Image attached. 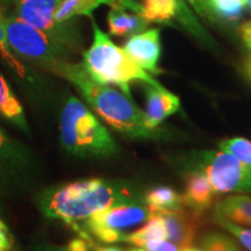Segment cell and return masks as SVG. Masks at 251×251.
Wrapping results in <instances>:
<instances>
[{
    "instance_id": "35",
    "label": "cell",
    "mask_w": 251,
    "mask_h": 251,
    "mask_svg": "<svg viewBox=\"0 0 251 251\" xmlns=\"http://www.w3.org/2000/svg\"><path fill=\"white\" fill-rule=\"evenodd\" d=\"M246 4H247L248 7L251 9V0H246Z\"/></svg>"
},
{
    "instance_id": "14",
    "label": "cell",
    "mask_w": 251,
    "mask_h": 251,
    "mask_svg": "<svg viewBox=\"0 0 251 251\" xmlns=\"http://www.w3.org/2000/svg\"><path fill=\"white\" fill-rule=\"evenodd\" d=\"M0 115L11 122L15 128L30 135L29 126L25 115L23 105L15 97L13 90L0 74Z\"/></svg>"
},
{
    "instance_id": "36",
    "label": "cell",
    "mask_w": 251,
    "mask_h": 251,
    "mask_svg": "<svg viewBox=\"0 0 251 251\" xmlns=\"http://www.w3.org/2000/svg\"><path fill=\"white\" fill-rule=\"evenodd\" d=\"M0 251H4V250H1V249H0Z\"/></svg>"
},
{
    "instance_id": "5",
    "label": "cell",
    "mask_w": 251,
    "mask_h": 251,
    "mask_svg": "<svg viewBox=\"0 0 251 251\" xmlns=\"http://www.w3.org/2000/svg\"><path fill=\"white\" fill-rule=\"evenodd\" d=\"M4 24L9 47L14 54L51 71L67 61V47L25 23L18 15L6 18Z\"/></svg>"
},
{
    "instance_id": "15",
    "label": "cell",
    "mask_w": 251,
    "mask_h": 251,
    "mask_svg": "<svg viewBox=\"0 0 251 251\" xmlns=\"http://www.w3.org/2000/svg\"><path fill=\"white\" fill-rule=\"evenodd\" d=\"M213 214L222 216L237 225L251 227V197L229 196L220 199L214 205Z\"/></svg>"
},
{
    "instance_id": "9",
    "label": "cell",
    "mask_w": 251,
    "mask_h": 251,
    "mask_svg": "<svg viewBox=\"0 0 251 251\" xmlns=\"http://www.w3.org/2000/svg\"><path fill=\"white\" fill-rule=\"evenodd\" d=\"M59 2L61 0H18L17 15L68 49H75L80 40L76 27L72 23H56L54 18Z\"/></svg>"
},
{
    "instance_id": "4",
    "label": "cell",
    "mask_w": 251,
    "mask_h": 251,
    "mask_svg": "<svg viewBox=\"0 0 251 251\" xmlns=\"http://www.w3.org/2000/svg\"><path fill=\"white\" fill-rule=\"evenodd\" d=\"M59 130L63 148L72 156L107 157L118 151L107 128L74 96L69 97L63 106Z\"/></svg>"
},
{
    "instance_id": "6",
    "label": "cell",
    "mask_w": 251,
    "mask_h": 251,
    "mask_svg": "<svg viewBox=\"0 0 251 251\" xmlns=\"http://www.w3.org/2000/svg\"><path fill=\"white\" fill-rule=\"evenodd\" d=\"M188 170L205 174L215 193H251V168L226 151L192 152L184 161Z\"/></svg>"
},
{
    "instance_id": "18",
    "label": "cell",
    "mask_w": 251,
    "mask_h": 251,
    "mask_svg": "<svg viewBox=\"0 0 251 251\" xmlns=\"http://www.w3.org/2000/svg\"><path fill=\"white\" fill-rule=\"evenodd\" d=\"M166 238V229L164 220L157 213H152L147 224L142 228L137 229L136 231L130 234H126L124 242L133 244L135 247L143 248L150 241L156 240H165Z\"/></svg>"
},
{
    "instance_id": "12",
    "label": "cell",
    "mask_w": 251,
    "mask_h": 251,
    "mask_svg": "<svg viewBox=\"0 0 251 251\" xmlns=\"http://www.w3.org/2000/svg\"><path fill=\"white\" fill-rule=\"evenodd\" d=\"M146 114L149 127L158 128V126L171 117L180 108V100L165 87H155L146 84Z\"/></svg>"
},
{
    "instance_id": "2",
    "label": "cell",
    "mask_w": 251,
    "mask_h": 251,
    "mask_svg": "<svg viewBox=\"0 0 251 251\" xmlns=\"http://www.w3.org/2000/svg\"><path fill=\"white\" fill-rule=\"evenodd\" d=\"M54 72L77 87L87 105L106 124L131 139H159L164 131L150 128L144 111L121 91L100 84L87 74L83 64L62 62Z\"/></svg>"
},
{
    "instance_id": "10",
    "label": "cell",
    "mask_w": 251,
    "mask_h": 251,
    "mask_svg": "<svg viewBox=\"0 0 251 251\" xmlns=\"http://www.w3.org/2000/svg\"><path fill=\"white\" fill-rule=\"evenodd\" d=\"M164 220L166 238L181 249L193 247L198 237V231L203 225V215L191 209L183 208L175 211L158 212Z\"/></svg>"
},
{
    "instance_id": "22",
    "label": "cell",
    "mask_w": 251,
    "mask_h": 251,
    "mask_svg": "<svg viewBox=\"0 0 251 251\" xmlns=\"http://www.w3.org/2000/svg\"><path fill=\"white\" fill-rule=\"evenodd\" d=\"M222 151L229 152L236 157L238 161L251 168V142L244 137H231L219 143Z\"/></svg>"
},
{
    "instance_id": "8",
    "label": "cell",
    "mask_w": 251,
    "mask_h": 251,
    "mask_svg": "<svg viewBox=\"0 0 251 251\" xmlns=\"http://www.w3.org/2000/svg\"><path fill=\"white\" fill-rule=\"evenodd\" d=\"M36 172L35 155L0 128V194L27 188Z\"/></svg>"
},
{
    "instance_id": "7",
    "label": "cell",
    "mask_w": 251,
    "mask_h": 251,
    "mask_svg": "<svg viewBox=\"0 0 251 251\" xmlns=\"http://www.w3.org/2000/svg\"><path fill=\"white\" fill-rule=\"evenodd\" d=\"M152 211L144 202L122 203L99 211L85 220L84 230L103 243L124 242L125 230L147 222Z\"/></svg>"
},
{
    "instance_id": "30",
    "label": "cell",
    "mask_w": 251,
    "mask_h": 251,
    "mask_svg": "<svg viewBox=\"0 0 251 251\" xmlns=\"http://www.w3.org/2000/svg\"><path fill=\"white\" fill-rule=\"evenodd\" d=\"M240 34L244 45H246L248 49L251 50V21H248V23L242 25L240 29Z\"/></svg>"
},
{
    "instance_id": "21",
    "label": "cell",
    "mask_w": 251,
    "mask_h": 251,
    "mask_svg": "<svg viewBox=\"0 0 251 251\" xmlns=\"http://www.w3.org/2000/svg\"><path fill=\"white\" fill-rule=\"evenodd\" d=\"M4 21L5 18L0 14V56L4 59L6 64H7L15 74H18L19 77L28 78L27 69L25 68V65H23V63L15 57L13 50L9 47L7 36H6Z\"/></svg>"
},
{
    "instance_id": "17",
    "label": "cell",
    "mask_w": 251,
    "mask_h": 251,
    "mask_svg": "<svg viewBox=\"0 0 251 251\" xmlns=\"http://www.w3.org/2000/svg\"><path fill=\"white\" fill-rule=\"evenodd\" d=\"M144 203L150 207L152 213L175 211L184 207L183 197L169 186H156L147 191L143 196Z\"/></svg>"
},
{
    "instance_id": "33",
    "label": "cell",
    "mask_w": 251,
    "mask_h": 251,
    "mask_svg": "<svg viewBox=\"0 0 251 251\" xmlns=\"http://www.w3.org/2000/svg\"><path fill=\"white\" fill-rule=\"evenodd\" d=\"M247 74H248V76H249L250 79H251V58L247 63Z\"/></svg>"
},
{
    "instance_id": "32",
    "label": "cell",
    "mask_w": 251,
    "mask_h": 251,
    "mask_svg": "<svg viewBox=\"0 0 251 251\" xmlns=\"http://www.w3.org/2000/svg\"><path fill=\"white\" fill-rule=\"evenodd\" d=\"M181 251H205V250H202L201 248H199V247H190V248H185V249H181Z\"/></svg>"
},
{
    "instance_id": "25",
    "label": "cell",
    "mask_w": 251,
    "mask_h": 251,
    "mask_svg": "<svg viewBox=\"0 0 251 251\" xmlns=\"http://www.w3.org/2000/svg\"><path fill=\"white\" fill-rule=\"evenodd\" d=\"M92 240H85V238H75L72 240L68 246L59 247V246H41L36 249V251H91V244H92Z\"/></svg>"
},
{
    "instance_id": "27",
    "label": "cell",
    "mask_w": 251,
    "mask_h": 251,
    "mask_svg": "<svg viewBox=\"0 0 251 251\" xmlns=\"http://www.w3.org/2000/svg\"><path fill=\"white\" fill-rule=\"evenodd\" d=\"M105 1L106 5H109L112 8H122L133 13L142 14L143 6L139 4L136 0H105Z\"/></svg>"
},
{
    "instance_id": "24",
    "label": "cell",
    "mask_w": 251,
    "mask_h": 251,
    "mask_svg": "<svg viewBox=\"0 0 251 251\" xmlns=\"http://www.w3.org/2000/svg\"><path fill=\"white\" fill-rule=\"evenodd\" d=\"M213 11L219 19L237 20L243 14L246 0H211Z\"/></svg>"
},
{
    "instance_id": "28",
    "label": "cell",
    "mask_w": 251,
    "mask_h": 251,
    "mask_svg": "<svg viewBox=\"0 0 251 251\" xmlns=\"http://www.w3.org/2000/svg\"><path fill=\"white\" fill-rule=\"evenodd\" d=\"M0 249L4 251H14L13 235L1 219H0Z\"/></svg>"
},
{
    "instance_id": "13",
    "label": "cell",
    "mask_w": 251,
    "mask_h": 251,
    "mask_svg": "<svg viewBox=\"0 0 251 251\" xmlns=\"http://www.w3.org/2000/svg\"><path fill=\"white\" fill-rule=\"evenodd\" d=\"M215 194V191L203 172L193 169L187 170L185 176V191L181 196L184 206L203 215L207 209L212 207Z\"/></svg>"
},
{
    "instance_id": "26",
    "label": "cell",
    "mask_w": 251,
    "mask_h": 251,
    "mask_svg": "<svg viewBox=\"0 0 251 251\" xmlns=\"http://www.w3.org/2000/svg\"><path fill=\"white\" fill-rule=\"evenodd\" d=\"M192 6V8L197 12V14L202 19L211 21V23H216L218 21V15L213 11L211 0H184Z\"/></svg>"
},
{
    "instance_id": "3",
    "label": "cell",
    "mask_w": 251,
    "mask_h": 251,
    "mask_svg": "<svg viewBox=\"0 0 251 251\" xmlns=\"http://www.w3.org/2000/svg\"><path fill=\"white\" fill-rule=\"evenodd\" d=\"M93 43L83 54V67L94 80L105 85H117L130 96L129 85L133 81H143L155 87H164L151 75L126 54L124 48L115 45L106 33L92 20Z\"/></svg>"
},
{
    "instance_id": "20",
    "label": "cell",
    "mask_w": 251,
    "mask_h": 251,
    "mask_svg": "<svg viewBox=\"0 0 251 251\" xmlns=\"http://www.w3.org/2000/svg\"><path fill=\"white\" fill-rule=\"evenodd\" d=\"M198 246L205 251H242L236 238L219 230H207L201 234Z\"/></svg>"
},
{
    "instance_id": "31",
    "label": "cell",
    "mask_w": 251,
    "mask_h": 251,
    "mask_svg": "<svg viewBox=\"0 0 251 251\" xmlns=\"http://www.w3.org/2000/svg\"><path fill=\"white\" fill-rule=\"evenodd\" d=\"M91 248H92L93 251H124L120 248L118 247H112V246H96V244H91Z\"/></svg>"
},
{
    "instance_id": "11",
    "label": "cell",
    "mask_w": 251,
    "mask_h": 251,
    "mask_svg": "<svg viewBox=\"0 0 251 251\" xmlns=\"http://www.w3.org/2000/svg\"><path fill=\"white\" fill-rule=\"evenodd\" d=\"M124 50L129 57L148 74L158 75L161 58V30L157 28L131 35L125 43Z\"/></svg>"
},
{
    "instance_id": "16",
    "label": "cell",
    "mask_w": 251,
    "mask_h": 251,
    "mask_svg": "<svg viewBox=\"0 0 251 251\" xmlns=\"http://www.w3.org/2000/svg\"><path fill=\"white\" fill-rule=\"evenodd\" d=\"M107 24L112 35L125 37L141 33L149 23L140 14L127 13L122 8H112L107 14Z\"/></svg>"
},
{
    "instance_id": "19",
    "label": "cell",
    "mask_w": 251,
    "mask_h": 251,
    "mask_svg": "<svg viewBox=\"0 0 251 251\" xmlns=\"http://www.w3.org/2000/svg\"><path fill=\"white\" fill-rule=\"evenodd\" d=\"M101 4L106 5L105 0H61L54 18L58 24H70L72 19L78 15H87L91 18Z\"/></svg>"
},
{
    "instance_id": "23",
    "label": "cell",
    "mask_w": 251,
    "mask_h": 251,
    "mask_svg": "<svg viewBox=\"0 0 251 251\" xmlns=\"http://www.w3.org/2000/svg\"><path fill=\"white\" fill-rule=\"evenodd\" d=\"M211 221L236 238L241 246H243L248 251H251V229L241 227L240 225L216 214L211 216Z\"/></svg>"
},
{
    "instance_id": "1",
    "label": "cell",
    "mask_w": 251,
    "mask_h": 251,
    "mask_svg": "<svg viewBox=\"0 0 251 251\" xmlns=\"http://www.w3.org/2000/svg\"><path fill=\"white\" fill-rule=\"evenodd\" d=\"M131 202H144L136 187L128 181L100 178L57 185L36 198L37 208L46 218L61 220L71 227L102 209Z\"/></svg>"
},
{
    "instance_id": "34",
    "label": "cell",
    "mask_w": 251,
    "mask_h": 251,
    "mask_svg": "<svg viewBox=\"0 0 251 251\" xmlns=\"http://www.w3.org/2000/svg\"><path fill=\"white\" fill-rule=\"evenodd\" d=\"M129 251H147V250L142 249V248H134V249H130Z\"/></svg>"
},
{
    "instance_id": "29",
    "label": "cell",
    "mask_w": 251,
    "mask_h": 251,
    "mask_svg": "<svg viewBox=\"0 0 251 251\" xmlns=\"http://www.w3.org/2000/svg\"><path fill=\"white\" fill-rule=\"evenodd\" d=\"M143 249H146L147 251H181V248L176 246L170 241L165 240L150 241V242L144 244Z\"/></svg>"
}]
</instances>
